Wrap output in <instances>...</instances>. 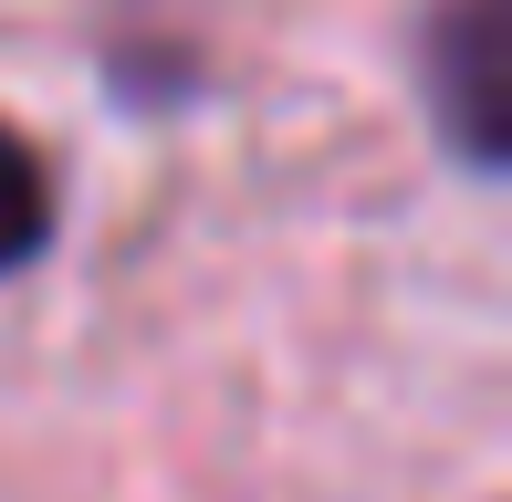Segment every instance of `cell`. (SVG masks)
<instances>
[{"instance_id": "6da1fadb", "label": "cell", "mask_w": 512, "mask_h": 502, "mask_svg": "<svg viewBox=\"0 0 512 502\" xmlns=\"http://www.w3.org/2000/svg\"><path fill=\"white\" fill-rule=\"evenodd\" d=\"M429 63H439L450 136L471 147V168H492V157H502V0H450Z\"/></svg>"}, {"instance_id": "7a4b0ae2", "label": "cell", "mask_w": 512, "mask_h": 502, "mask_svg": "<svg viewBox=\"0 0 512 502\" xmlns=\"http://www.w3.org/2000/svg\"><path fill=\"white\" fill-rule=\"evenodd\" d=\"M42 241H53V168L32 136L0 126V272H21Z\"/></svg>"}]
</instances>
